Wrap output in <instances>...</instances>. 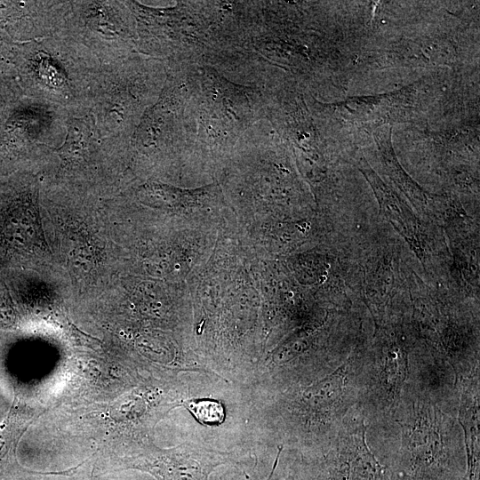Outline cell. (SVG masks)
Wrapping results in <instances>:
<instances>
[{
  "mask_svg": "<svg viewBox=\"0 0 480 480\" xmlns=\"http://www.w3.org/2000/svg\"><path fill=\"white\" fill-rule=\"evenodd\" d=\"M58 34L84 45L100 65L138 52L135 20L124 1H71Z\"/></svg>",
  "mask_w": 480,
  "mask_h": 480,
  "instance_id": "cell-8",
  "label": "cell"
},
{
  "mask_svg": "<svg viewBox=\"0 0 480 480\" xmlns=\"http://www.w3.org/2000/svg\"><path fill=\"white\" fill-rule=\"evenodd\" d=\"M459 420L464 431L466 468L463 480H479V377L478 370L470 379H460Z\"/></svg>",
  "mask_w": 480,
  "mask_h": 480,
  "instance_id": "cell-14",
  "label": "cell"
},
{
  "mask_svg": "<svg viewBox=\"0 0 480 480\" xmlns=\"http://www.w3.org/2000/svg\"><path fill=\"white\" fill-rule=\"evenodd\" d=\"M124 4L135 20L138 52L166 65L207 64L236 26V1H177L160 7Z\"/></svg>",
  "mask_w": 480,
  "mask_h": 480,
  "instance_id": "cell-1",
  "label": "cell"
},
{
  "mask_svg": "<svg viewBox=\"0 0 480 480\" xmlns=\"http://www.w3.org/2000/svg\"><path fill=\"white\" fill-rule=\"evenodd\" d=\"M181 405L185 406L196 420L204 425H218L225 418L223 406L213 399L185 398Z\"/></svg>",
  "mask_w": 480,
  "mask_h": 480,
  "instance_id": "cell-16",
  "label": "cell"
},
{
  "mask_svg": "<svg viewBox=\"0 0 480 480\" xmlns=\"http://www.w3.org/2000/svg\"><path fill=\"white\" fill-rule=\"evenodd\" d=\"M351 375L350 363H345L310 385L292 383L276 390L256 409L260 425L296 445L300 454L323 448L348 408Z\"/></svg>",
  "mask_w": 480,
  "mask_h": 480,
  "instance_id": "cell-4",
  "label": "cell"
},
{
  "mask_svg": "<svg viewBox=\"0 0 480 480\" xmlns=\"http://www.w3.org/2000/svg\"><path fill=\"white\" fill-rule=\"evenodd\" d=\"M167 77L163 60L140 52L100 65L89 111L103 138L129 144L145 111L158 99Z\"/></svg>",
  "mask_w": 480,
  "mask_h": 480,
  "instance_id": "cell-5",
  "label": "cell"
},
{
  "mask_svg": "<svg viewBox=\"0 0 480 480\" xmlns=\"http://www.w3.org/2000/svg\"><path fill=\"white\" fill-rule=\"evenodd\" d=\"M181 65L196 127L193 150L212 158L233 153L241 138L266 118L265 91L235 83L207 64Z\"/></svg>",
  "mask_w": 480,
  "mask_h": 480,
  "instance_id": "cell-2",
  "label": "cell"
},
{
  "mask_svg": "<svg viewBox=\"0 0 480 480\" xmlns=\"http://www.w3.org/2000/svg\"><path fill=\"white\" fill-rule=\"evenodd\" d=\"M22 97V91L15 77L0 74V130Z\"/></svg>",
  "mask_w": 480,
  "mask_h": 480,
  "instance_id": "cell-17",
  "label": "cell"
},
{
  "mask_svg": "<svg viewBox=\"0 0 480 480\" xmlns=\"http://www.w3.org/2000/svg\"><path fill=\"white\" fill-rule=\"evenodd\" d=\"M402 444L393 480H463L459 452L446 441L445 419L430 401L412 404L401 422Z\"/></svg>",
  "mask_w": 480,
  "mask_h": 480,
  "instance_id": "cell-7",
  "label": "cell"
},
{
  "mask_svg": "<svg viewBox=\"0 0 480 480\" xmlns=\"http://www.w3.org/2000/svg\"><path fill=\"white\" fill-rule=\"evenodd\" d=\"M68 116L57 106L23 96L0 130V165L52 157L65 140Z\"/></svg>",
  "mask_w": 480,
  "mask_h": 480,
  "instance_id": "cell-9",
  "label": "cell"
},
{
  "mask_svg": "<svg viewBox=\"0 0 480 480\" xmlns=\"http://www.w3.org/2000/svg\"><path fill=\"white\" fill-rule=\"evenodd\" d=\"M4 213L5 235L24 250H44L47 244L41 228L38 189L35 180L21 184L12 195Z\"/></svg>",
  "mask_w": 480,
  "mask_h": 480,
  "instance_id": "cell-13",
  "label": "cell"
},
{
  "mask_svg": "<svg viewBox=\"0 0 480 480\" xmlns=\"http://www.w3.org/2000/svg\"><path fill=\"white\" fill-rule=\"evenodd\" d=\"M283 445L278 446V451L276 453V456L275 458V460L273 462L271 470L267 477L261 479V480H295L293 472L291 468L287 471H284L283 468L279 466V460L281 457V453L283 451ZM227 480H254L252 479L245 471H236L233 472L232 475H230L228 477H227Z\"/></svg>",
  "mask_w": 480,
  "mask_h": 480,
  "instance_id": "cell-18",
  "label": "cell"
},
{
  "mask_svg": "<svg viewBox=\"0 0 480 480\" xmlns=\"http://www.w3.org/2000/svg\"><path fill=\"white\" fill-rule=\"evenodd\" d=\"M13 65L24 97L57 106L72 116L89 112L90 92L100 63L81 44L61 34L16 43Z\"/></svg>",
  "mask_w": 480,
  "mask_h": 480,
  "instance_id": "cell-3",
  "label": "cell"
},
{
  "mask_svg": "<svg viewBox=\"0 0 480 480\" xmlns=\"http://www.w3.org/2000/svg\"><path fill=\"white\" fill-rule=\"evenodd\" d=\"M16 436L17 430L10 422L6 420L0 425V466L6 463Z\"/></svg>",
  "mask_w": 480,
  "mask_h": 480,
  "instance_id": "cell-20",
  "label": "cell"
},
{
  "mask_svg": "<svg viewBox=\"0 0 480 480\" xmlns=\"http://www.w3.org/2000/svg\"><path fill=\"white\" fill-rule=\"evenodd\" d=\"M408 372L405 349L396 341L386 343L374 367L373 388L384 407L399 402Z\"/></svg>",
  "mask_w": 480,
  "mask_h": 480,
  "instance_id": "cell-15",
  "label": "cell"
},
{
  "mask_svg": "<svg viewBox=\"0 0 480 480\" xmlns=\"http://www.w3.org/2000/svg\"><path fill=\"white\" fill-rule=\"evenodd\" d=\"M71 1H0V28L14 43L60 32Z\"/></svg>",
  "mask_w": 480,
  "mask_h": 480,
  "instance_id": "cell-12",
  "label": "cell"
},
{
  "mask_svg": "<svg viewBox=\"0 0 480 480\" xmlns=\"http://www.w3.org/2000/svg\"><path fill=\"white\" fill-rule=\"evenodd\" d=\"M365 432L364 419L344 421L334 441L292 464L295 480H385L386 467L369 449Z\"/></svg>",
  "mask_w": 480,
  "mask_h": 480,
  "instance_id": "cell-10",
  "label": "cell"
},
{
  "mask_svg": "<svg viewBox=\"0 0 480 480\" xmlns=\"http://www.w3.org/2000/svg\"><path fill=\"white\" fill-rule=\"evenodd\" d=\"M166 68L164 86L157 100L143 114L130 140L129 155L147 164L170 161L194 149L196 127L183 66Z\"/></svg>",
  "mask_w": 480,
  "mask_h": 480,
  "instance_id": "cell-6",
  "label": "cell"
},
{
  "mask_svg": "<svg viewBox=\"0 0 480 480\" xmlns=\"http://www.w3.org/2000/svg\"><path fill=\"white\" fill-rule=\"evenodd\" d=\"M15 44L16 43L0 28V74L15 76L13 65Z\"/></svg>",
  "mask_w": 480,
  "mask_h": 480,
  "instance_id": "cell-19",
  "label": "cell"
},
{
  "mask_svg": "<svg viewBox=\"0 0 480 480\" xmlns=\"http://www.w3.org/2000/svg\"><path fill=\"white\" fill-rule=\"evenodd\" d=\"M118 461L120 468L140 470L156 480H209L216 468L239 463L232 452L192 442L169 449L144 444Z\"/></svg>",
  "mask_w": 480,
  "mask_h": 480,
  "instance_id": "cell-11",
  "label": "cell"
}]
</instances>
